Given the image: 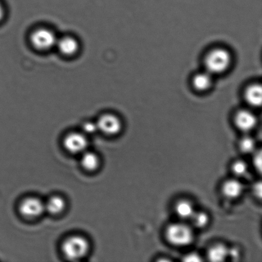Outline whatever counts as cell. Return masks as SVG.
<instances>
[{"mask_svg":"<svg viewBox=\"0 0 262 262\" xmlns=\"http://www.w3.org/2000/svg\"><path fill=\"white\" fill-rule=\"evenodd\" d=\"M58 38L52 31L47 28H38L32 33L30 41L32 46L39 51L50 50L56 45Z\"/></svg>","mask_w":262,"mask_h":262,"instance_id":"cell-4","label":"cell"},{"mask_svg":"<svg viewBox=\"0 0 262 262\" xmlns=\"http://www.w3.org/2000/svg\"><path fill=\"white\" fill-rule=\"evenodd\" d=\"M229 250L222 244L212 246L208 251V258L211 261H223L228 257Z\"/></svg>","mask_w":262,"mask_h":262,"instance_id":"cell-11","label":"cell"},{"mask_svg":"<svg viewBox=\"0 0 262 262\" xmlns=\"http://www.w3.org/2000/svg\"><path fill=\"white\" fill-rule=\"evenodd\" d=\"M232 169L236 176L243 177L248 173V166L245 162L238 161L233 164Z\"/></svg>","mask_w":262,"mask_h":262,"instance_id":"cell-19","label":"cell"},{"mask_svg":"<svg viewBox=\"0 0 262 262\" xmlns=\"http://www.w3.org/2000/svg\"><path fill=\"white\" fill-rule=\"evenodd\" d=\"M45 205L40 199L29 197L20 203L19 210L20 214L27 217H36L42 214Z\"/></svg>","mask_w":262,"mask_h":262,"instance_id":"cell-6","label":"cell"},{"mask_svg":"<svg viewBox=\"0 0 262 262\" xmlns=\"http://www.w3.org/2000/svg\"><path fill=\"white\" fill-rule=\"evenodd\" d=\"M5 12L4 7L0 4V20H2L4 17Z\"/></svg>","mask_w":262,"mask_h":262,"instance_id":"cell-24","label":"cell"},{"mask_svg":"<svg viewBox=\"0 0 262 262\" xmlns=\"http://www.w3.org/2000/svg\"><path fill=\"white\" fill-rule=\"evenodd\" d=\"M239 146L241 151L244 153L250 154L255 150L256 143L252 138L246 136L241 140Z\"/></svg>","mask_w":262,"mask_h":262,"instance_id":"cell-18","label":"cell"},{"mask_svg":"<svg viewBox=\"0 0 262 262\" xmlns=\"http://www.w3.org/2000/svg\"><path fill=\"white\" fill-rule=\"evenodd\" d=\"M166 237L171 245L183 247L192 242L194 234L189 226L183 223H174L166 228Z\"/></svg>","mask_w":262,"mask_h":262,"instance_id":"cell-1","label":"cell"},{"mask_svg":"<svg viewBox=\"0 0 262 262\" xmlns=\"http://www.w3.org/2000/svg\"><path fill=\"white\" fill-rule=\"evenodd\" d=\"M98 130L107 135H116L122 130V124L117 116L104 114L100 117L96 123Z\"/></svg>","mask_w":262,"mask_h":262,"instance_id":"cell-5","label":"cell"},{"mask_svg":"<svg viewBox=\"0 0 262 262\" xmlns=\"http://www.w3.org/2000/svg\"><path fill=\"white\" fill-rule=\"evenodd\" d=\"M230 63V54L224 49L212 51L205 60V66L210 74L223 73L229 68Z\"/></svg>","mask_w":262,"mask_h":262,"instance_id":"cell-3","label":"cell"},{"mask_svg":"<svg viewBox=\"0 0 262 262\" xmlns=\"http://www.w3.org/2000/svg\"><path fill=\"white\" fill-rule=\"evenodd\" d=\"M238 251L235 250V249H233L232 250V256L233 258H237L238 257Z\"/></svg>","mask_w":262,"mask_h":262,"instance_id":"cell-25","label":"cell"},{"mask_svg":"<svg viewBox=\"0 0 262 262\" xmlns=\"http://www.w3.org/2000/svg\"><path fill=\"white\" fill-rule=\"evenodd\" d=\"M211 74L208 73H203L197 74L193 79L194 88L199 91H205L211 86Z\"/></svg>","mask_w":262,"mask_h":262,"instance_id":"cell-16","label":"cell"},{"mask_svg":"<svg viewBox=\"0 0 262 262\" xmlns=\"http://www.w3.org/2000/svg\"><path fill=\"white\" fill-rule=\"evenodd\" d=\"M83 130L87 134H94L99 130L96 123L87 122L83 125Z\"/></svg>","mask_w":262,"mask_h":262,"instance_id":"cell-20","label":"cell"},{"mask_svg":"<svg viewBox=\"0 0 262 262\" xmlns=\"http://www.w3.org/2000/svg\"><path fill=\"white\" fill-rule=\"evenodd\" d=\"M184 261H200L202 258L196 253H190L189 255L184 256Z\"/></svg>","mask_w":262,"mask_h":262,"instance_id":"cell-21","label":"cell"},{"mask_svg":"<svg viewBox=\"0 0 262 262\" xmlns=\"http://www.w3.org/2000/svg\"><path fill=\"white\" fill-rule=\"evenodd\" d=\"M176 212L182 220H190L194 213L193 205L188 200H181L176 204Z\"/></svg>","mask_w":262,"mask_h":262,"instance_id":"cell-14","label":"cell"},{"mask_svg":"<svg viewBox=\"0 0 262 262\" xmlns=\"http://www.w3.org/2000/svg\"><path fill=\"white\" fill-rule=\"evenodd\" d=\"M63 145L67 150L71 153H83L88 146V140L83 134L72 133L64 139Z\"/></svg>","mask_w":262,"mask_h":262,"instance_id":"cell-7","label":"cell"},{"mask_svg":"<svg viewBox=\"0 0 262 262\" xmlns=\"http://www.w3.org/2000/svg\"><path fill=\"white\" fill-rule=\"evenodd\" d=\"M254 191H255L256 196L259 198L261 196V184L260 182L256 184L255 187H254Z\"/></svg>","mask_w":262,"mask_h":262,"instance_id":"cell-23","label":"cell"},{"mask_svg":"<svg viewBox=\"0 0 262 262\" xmlns=\"http://www.w3.org/2000/svg\"><path fill=\"white\" fill-rule=\"evenodd\" d=\"M257 120L255 115L247 110H243L237 113L235 118L237 127L244 132H248L256 126Z\"/></svg>","mask_w":262,"mask_h":262,"instance_id":"cell-8","label":"cell"},{"mask_svg":"<svg viewBox=\"0 0 262 262\" xmlns=\"http://www.w3.org/2000/svg\"><path fill=\"white\" fill-rule=\"evenodd\" d=\"M191 223L194 227L204 228L209 223V215L204 212H194L191 217Z\"/></svg>","mask_w":262,"mask_h":262,"instance_id":"cell-17","label":"cell"},{"mask_svg":"<svg viewBox=\"0 0 262 262\" xmlns=\"http://www.w3.org/2000/svg\"><path fill=\"white\" fill-rule=\"evenodd\" d=\"M246 101L251 106H260L262 101V90L260 85L254 84L249 87L246 92Z\"/></svg>","mask_w":262,"mask_h":262,"instance_id":"cell-12","label":"cell"},{"mask_svg":"<svg viewBox=\"0 0 262 262\" xmlns=\"http://www.w3.org/2000/svg\"><path fill=\"white\" fill-rule=\"evenodd\" d=\"M45 210L51 214L56 215L63 211L66 207L65 200L60 196H54L51 197L46 203Z\"/></svg>","mask_w":262,"mask_h":262,"instance_id":"cell-13","label":"cell"},{"mask_svg":"<svg viewBox=\"0 0 262 262\" xmlns=\"http://www.w3.org/2000/svg\"><path fill=\"white\" fill-rule=\"evenodd\" d=\"M82 166L89 171H94L98 168L99 159L96 154L92 151H84L81 159Z\"/></svg>","mask_w":262,"mask_h":262,"instance_id":"cell-15","label":"cell"},{"mask_svg":"<svg viewBox=\"0 0 262 262\" xmlns=\"http://www.w3.org/2000/svg\"><path fill=\"white\" fill-rule=\"evenodd\" d=\"M222 189L225 196L228 199H235L242 194L244 186L238 180L230 179L225 182Z\"/></svg>","mask_w":262,"mask_h":262,"instance_id":"cell-10","label":"cell"},{"mask_svg":"<svg viewBox=\"0 0 262 262\" xmlns=\"http://www.w3.org/2000/svg\"><path fill=\"white\" fill-rule=\"evenodd\" d=\"M254 164H255V166L256 168L257 169V170L260 172L261 169V151H259V153L256 154L255 158H254Z\"/></svg>","mask_w":262,"mask_h":262,"instance_id":"cell-22","label":"cell"},{"mask_svg":"<svg viewBox=\"0 0 262 262\" xmlns=\"http://www.w3.org/2000/svg\"><path fill=\"white\" fill-rule=\"evenodd\" d=\"M56 46L63 55L69 57L76 55L79 49L78 41L70 36H66L58 39Z\"/></svg>","mask_w":262,"mask_h":262,"instance_id":"cell-9","label":"cell"},{"mask_svg":"<svg viewBox=\"0 0 262 262\" xmlns=\"http://www.w3.org/2000/svg\"><path fill=\"white\" fill-rule=\"evenodd\" d=\"M63 253L71 260L83 258L89 250V243L85 238L79 235L71 236L63 243Z\"/></svg>","mask_w":262,"mask_h":262,"instance_id":"cell-2","label":"cell"}]
</instances>
